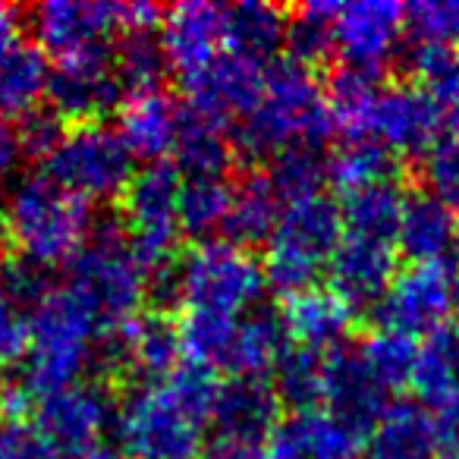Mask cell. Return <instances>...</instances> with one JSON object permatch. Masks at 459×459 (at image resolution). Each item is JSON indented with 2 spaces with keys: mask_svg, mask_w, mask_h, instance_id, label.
<instances>
[{
  "mask_svg": "<svg viewBox=\"0 0 459 459\" xmlns=\"http://www.w3.org/2000/svg\"><path fill=\"white\" fill-rule=\"evenodd\" d=\"M333 120L327 95L308 66L281 60L264 70V89L243 126L237 142L243 154L255 160L290 152V148H321L331 135Z\"/></svg>",
  "mask_w": 459,
  "mask_h": 459,
  "instance_id": "1",
  "label": "cell"
},
{
  "mask_svg": "<svg viewBox=\"0 0 459 459\" xmlns=\"http://www.w3.org/2000/svg\"><path fill=\"white\" fill-rule=\"evenodd\" d=\"M0 233L16 255L54 268L73 262L91 237V208L54 183L48 173L26 177L7 192L0 208Z\"/></svg>",
  "mask_w": 459,
  "mask_h": 459,
  "instance_id": "2",
  "label": "cell"
},
{
  "mask_svg": "<svg viewBox=\"0 0 459 459\" xmlns=\"http://www.w3.org/2000/svg\"><path fill=\"white\" fill-rule=\"evenodd\" d=\"M208 415L170 381L135 384L114 409L117 440L126 459H198Z\"/></svg>",
  "mask_w": 459,
  "mask_h": 459,
  "instance_id": "3",
  "label": "cell"
},
{
  "mask_svg": "<svg viewBox=\"0 0 459 459\" xmlns=\"http://www.w3.org/2000/svg\"><path fill=\"white\" fill-rule=\"evenodd\" d=\"M148 274L142 271L126 227L108 221L91 230L89 243L70 262V293L89 308L104 331H117L139 315L148 299Z\"/></svg>",
  "mask_w": 459,
  "mask_h": 459,
  "instance_id": "4",
  "label": "cell"
},
{
  "mask_svg": "<svg viewBox=\"0 0 459 459\" xmlns=\"http://www.w3.org/2000/svg\"><path fill=\"white\" fill-rule=\"evenodd\" d=\"M98 337V321L89 308L70 293L54 290L29 318V352H26V387L39 400L79 384L91 365Z\"/></svg>",
  "mask_w": 459,
  "mask_h": 459,
  "instance_id": "5",
  "label": "cell"
},
{
  "mask_svg": "<svg viewBox=\"0 0 459 459\" xmlns=\"http://www.w3.org/2000/svg\"><path fill=\"white\" fill-rule=\"evenodd\" d=\"M343 239L340 204L327 195H312L283 204L264 255V283L281 296H299L315 290L321 271H327L333 252Z\"/></svg>",
  "mask_w": 459,
  "mask_h": 459,
  "instance_id": "6",
  "label": "cell"
},
{
  "mask_svg": "<svg viewBox=\"0 0 459 459\" xmlns=\"http://www.w3.org/2000/svg\"><path fill=\"white\" fill-rule=\"evenodd\" d=\"M133 160L117 129L104 123H76L60 135L45 167L54 183L82 202H110L123 198L133 183Z\"/></svg>",
  "mask_w": 459,
  "mask_h": 459,
  "instance_id": "7",
  "label": "cell"
},
{
  "mask_svg": "<svg viewBox=\"0 0 459 459\" xmlns=\"http://www.w3.org/2000/svg\"><path fill=\"white\" fill-rule=\"evenodd\" d=\"M179 302L186 312H211L239 318L264 290V271L243 246L202 243L179 264Z\"/></svg>",
  "mask_w": 459,
  "mask_h": 459,
  "instance_id": "8",
  "label": "cell"
},
{
  "mask_svg": "<svg viewBox=\"0 0 459 459\" xmlns=\"http://www.w3.org/2000/svg\"><path fill=\"white\" fill-rule=\"evenodd\" d=\"M179 189H183L179 170L160 160L142 167L123 192V214H126L123 227L145 274L173 264V249L179 239Z\"/></svg>",
  "mask_w": 459,
  "mask_h": 459,
  "instance_id": "9",
  "label": "cell"
},
{
  "mask_svg": "<svg viewBox=\"0 0 459 459\" xmlns=\"http://www.w3.org/2000/svg\"><path fill=\"white\" fill-rule=\"evenodd\" d=\"M456 308V281L444 264H412L394 277L375 306L381 331L403 337H431L444 331L446 315Z\"/></svg>",
  "mask_w": 459,
  "mask_h": 459,
  "instance_id": "10",
  "label": "cell"
},
{
  "mask_svg": "<svg viewBox=\"0 0 459 459\" xmlns=\"http://www.w3.org/2000/svg\"><path fill=\"white\" fill-rule=\"evenodd\" d=\"M444 108L421 85H384L359 139H371L390 154H428L440 142Z\"/></svg>",
  "mask_w": 459,
  "mask_h": 459,
  "instance_id": "11",
  "label": "cell"
},
{
  "mask_svg": "<svg viewBox=\"0 0 459 459\" xmlns=\"http://www.w3.org/2000/svg\"><path fill=\"white\" fill-rule=\"evenodd\" d=\"M35 431L64 459H85L98 450L114 421V403L98 384H73L45 396L35 406Z\"/></svg>",
  "mask_w": 459,
  "mask_h": 459,
  "instance_id": "12",
  "label": "cell"
},
{
  "mask_svg": "<svg viewBox=\"0 0 459 459\" xmlns=\"http://www.w3.org/2000/svg\"><path fill=\"white\" fill-rule=\"evenodd\" d=\"M48 98L60 120L73 123H98V117L123 108L126 85L114 66V51L98 48V51L60 60L57 70L51 73Z\"/></svg>",
  "mask_w": 459,
  "mask_h": 459,
  "instance_id": "13",
  "label": "cell"
},
{
  "mask_svg": "<svg viewBox=\"0 0 459 459\" xmlns=\"http://www.w3.org/2000/svg\"><path fill=\"white\" fill-rule=\"evenodd\" d=\"M123 29V4L101 0H48L32 10V35L45 54L70 60L108 48V39Z\"/></svg>",
  "mask_w": 459,
  "mask_h": 459,
  "instance_id": "14",
  "label": "cell"
},
{
  "mask_svg": "<svg viewBox=\"0 0 459 459\" xmlns=\"http://www.w3.org/2000/svg\"><path fill=\"white\" fill-rule=\"evenodd\" d=\"M406 29V7L394 0H359L337 4L333 16V51L346 66L381 73L384 64L396 54Z\"/></svg>",
  "mask_w": 459,
  "mask_h": 459,
  "instance_id": "15",
  "label": "cell"
},
{
  "mask_svg": "<svg viewBox=\"0 0 459 459\" xmlns=\"http://www.w3.org/2000/svg\"><path fill=\"white\" fill-rule=\"evenodd\" d=\"M179 327H173L164 315H135L133 321L110 331L98 359L108 368L135 375L139 384H152L164 381L179 368Z\"/></svg>",
  "mask_w": 459,
  "mask_h": 459,
  "instance_id": "16",
  "label": "cell"
},
{
  "mask_svg": "<svg viewBox=\"0 0 459 459\" xmlns=\"http://www.w3.org/2000/svg\"><path fill=\"white\" fill-rule=\"evenodd\" d=\"M160 48H164L167 66L189 82L204 73L227 48L223 39V7L204 4V0H186L170 7L160 16Z\"/></svg>",
  "mask_w": 459,
  "mask_h": 459,
  "instance_id": "17",
  "label": "cell"
},
{
  "mask_svg": "<svg viewBox=\"0 0 459 459\" xmlns=\"http://www.w3.org/2000/svg\"><path fill=\"white\" fill-rule=\"evenodd\" d=\"M325 403L327 412L343 419L356 431H368L390 409V390L377 381L365 356L350 346H337L325 356Z\"/></svg>",
  "mask_w": 459,
  "mask_h": 459,
  "instance_id": "18",
  "label": "cell"
},
{
  "mask_svg": "<svg viewBox=\"0 0 459 459\" xmlns=\"http://www.w3.org/2000/svg\"><path fill=\"white\" fill-rule=\"evenodd\" d=\"M189 95V108L211 117L217 123H227L230 117H249L264 89V66L255 60L221 54L214 64L195 79L183 82Z\"/></svg>",
  "mask_w": 459,
  "mask_h": 459,
  "instance_id": "19",
  "label": "cell"
},
{
  "mask_svg": "<svg viewBox=\"0 0 459 459\" xmlns=\"http://www.w3.org/2000/svg\"><path fill=\"white\" fill-rule=\"evenodd\" d=\"M327 274H331V293H337L352 312L375 308L396 277V252L390 243L346 233L327 264Z\"/></svg>",
  "mask_w": 459,
  "mask_h": 459,
  "instance_id": "20",
  "label": "cell"
},
{
  "mask_svg": "<svg viewBox=\"0 0 459 459\" xmlns=\"http://www.w3.org/2000/svg\"><path fill=\"white\" fill-rule=\"evenodd\" d=\"M281 400L268 377H230L217 390L211 421L223 444H262L274 434Z\"/></svg>",
  "mask_w": 459,
  "mask_h": 459,
  "instance_id": "21",
  "label": "cell"
},
{
  "mask_svg": "<svg viewBox=\"0 0 459 459\" xmlns=\"http://www.w3.org/2000/svg\"><path fill=\"white\" fill-rule=\"evenodd\" d=\"M268 453L271 459H359L362 431L327 409H308L277 421Z\"/></svg>",
  "mask_w": 459,
  "mask_h": 459,
  "instance_id": "22",
  "label": "cell"
},
{
  "mask_svg": "<svg viewBox=\"0 0 459 459\" xmlns=\"http://www.w3.org/2000/svg\"><path fill=\"white\" fill-rule=\"evenodd\" d=\"M396 246L412 264H444L459 249V217L431 192L406 195Z\"/></svg>",
  "mask_w": 459,
  "mask_h": 459,
  "instance_id": "23",
  "label": "cell"
},
{
  "mask_svg": "<svg viewBox=\"0 0 459 459\" xmlns=\"http://www.w3.org/2000/svg\"><path fill=\"white\" fill-rule=\"evenodd\" d=\"M183 110L170 101V95L160 89L133 91L120 108V139L133 158L148 164H160V158L173 154L179 133Z\"/></svg>",
  "mask_w": 459,
  "mask_h": 459,
  "instance_id": "24",
  "label": "cell"
},
{
  "mask_svg": "<svg viewBox=\"0 0 459 459\" xmlns=\"http://www.w3.org/2000/svg\"><path fill=\"white\" fill-rule=\"evenodd\" d=\"M287 337H293L302 350L331 352L343 346V337L352 327V308L331 290H306L290 296L281 312Z\"/></svg>",
  "mask_w": 459,
  "mask_h": 459,
  "instance_id": "25",
  "label": "cell"
},
{
  "mask_svg": "<svg viewBox=\"0 0 459 459\" xmlns=\"http://www.w3.org/2000/svg\"><path fill=\"white\" fill-rule=\"evenodd\" d=\"M51 66L39 45H16L0 57V120H29L51 91Z\"/></svg>",
  "mask_w": 459,
  "mask_h": 459,
  "instance_id": "26",
  "label": "cell"
},
{
  "mask_svg": "<svg viewBox=\"0 0 459 459\" xmlns=\"http://www.w3.org/2000/svg\"><path fill=\"white\" fill-rule=\"evenodd\" d=\"M431 412L415 403H394L371 428L365 459H437Z\"/></svg>",
  "mask_w": 459,
  "mask_h": 459,
  "instance_id": "27",
  "label": "cell"
},
{
  "mask_svg": "<svg viewBox=\"0 0 459 459\" xmlns=\"http://www.w3.org/2000/svg\"><path fill=\"white\" fill-rule=\"evenodd\" d=\"M281 214L283 202L268 173H246L230 189V214L223 233L230 237V243L243 246V249L252 243H268Z\"/></svg>",
  "mask_w": 459,
  "mask_h": 459,
  "instance_id": "28",
  "label": "cell"
},
{
  "mask_svg": "<svg viewBox=\"0 0 459 459\" xmlns=\"http://www.w3.org/2000/svg\"><path fill=\"white\" fill-rule=\"evenodd\" d=\"M223 39L230 54L264 64L287 41V13L274 4H255V0L223 7Z\"/></svg>",
  "mask_w": 459,
  "mask_h": 459,
  "instance_id": "29",
  "label": "cell"
},
{
  "mask_svg": "<svg viewBox=\"0 0 459 459\" xmlns=\"http://www.w3.org/2000/svg\"><path fill=\"white\" fill-rule=\"evenodd\" d=\"M403 208H406L403 186L396 179H384V183L343 195L340 217H343V230L350 237H365L394 246L396 233H400Z\"/></svg>",
  "mask_w": 459,
  "mask_h": 459,
  "instance_id": "30",
  "label": "cell"
},
{
  "mask_svg": "<svg viewBox=\"0 0 459 459\" xmlns=\"http://www.w3.org/2000/svg\"><path fill=\"white\" fill-rule=\"evenodd\" d=\"M287 327L281 315L274 312H252L243 315L237 327V340L230 350L227 368L237 377H264L274 375L277 362L283 359L287 346Z\"/></svg>",
  "mask_w": 459,
  "mask_h": 459,
  "instance_id": "31",
  "label": "cell"
},
{
  "mask_svg": "<svg viewBox=\"0 0 459 459\" xmlns=\"http://www.w3.org/2000/svg\"><path fill=\"white\" fill-rule=\"evenodd\" d=\"M177 154L179 170L189 179L195 177H217L223 179V170L230 167V142L223 133V123L211 120V117L198 114V110H183L179 117V133H177Z\"/></svg>",
  "mask_w": 459,
  "mask_h": 459,
  "instance_id": "32",
  "label": "cell"
},
{
  "mask_svg": "<svg viewBox=\"0 0 459 459\" xmlns=\"http://www.w3.org/2000/svg\"><path fill=\"white\" fill-rule=\"evenodd\" d=\"M412 390L419 394L421 403L428 406H440L446 400L459 396V327H444V331L431 333L425 343L419 346L415 356V368L409 377Z\"/></svg>",
  "mask_w": 459,
  "mask_h": 459,
  "instance_id": "33",
  "label": "cell"
},
{
  "mask_svg": "<svg viewBox=\"0 0 459 459\" xmlns=\"http://www.w3.org/2000/svg\"><path fill=\"white\" fill-rule=\"evenodd\" d=\"M230 189L223 179L217 177H195L186 179L183 189H179V233L198 239V243H211L217 230L227 227L230 214Z\"/></svg>",
  "mask_w": 459,
  "mask_h": 459,
  "instance_id": "34",
  "label": "cell"
},
{
  "mask_svg": "<svg viewBox=\"0 0 459 459\" xmlns=\"http://www.w3.org/2000/svg\"><path fill=\"white\" fill-rule=\"evenodd\" d=\"M381 73L362 70V66H340L327 85V108L331 120L346 133V139H359L365 129V120L371 114L377 91H381Z\"/></svg>",
  "mask_w": 459,
  "mask_h": 459,
  "instance_id": "35",
  "label": "cell"
},
{
  "mask_svg": "<svg viewBox=\"0 0 459 459\" xmlns=\"http://www.w3.org/2000/svg\"><path fill=\"white\" fill-rule=\"evenodd\" d=\"M327 179L343 195L394 179V154L371 139H346L337 154L327 160Z\"/></svg>",
  "mask_w": 459,
  "mask_h": 459,
  "instance_id": "36",
  "label": "cell"
},
{
  "mask_svg": "<svg viewBox=\"0 0 459 459\" xmlns=\"http://www.w3.org/2000/svg\"><path fill=\"white\" fill-rule=\"evenodd\" d=\"M274 394L296 412L315 409L325 400V356L302 346L287 350L274 368Z\"/></svg>",
  "mask_w": 459,
  "mask_h": 459,
  "instance_id": "37",
  "label": "cell"
},
{
  "mask_svg": "<svg viewBox=\"0 0 459 459\" xmlns=\"http://www.w3.org/2000/svg\"><path fill=\"white\" fill-rule=\"evenodd\" d=\"M239 318L230 315H211V312H186L183 325H179V343L189 362L204 365V368H227L230 350L237 340Z\"/></svg>",
  "mask_w": 459,
  "mask_h": 459,
  "instance_id": "38",
  "label": "cell"
},
{
  "mask_svg": "<svg viewBox=\"0 0 459 459\" xmlns=\"http://www.w3.org/2000/svg\"><path fill=\"white\" fill-rule=\"evenodd\" d=\"M333 16L337 4H306L287 20V41L290 60L299 66H318L333 54Z\"/></svg>",
  "mask_w": 459,
  "mask_h": 459,
  "instance_id": "39",
  "label": "cell"
},
{
  "mask_svg": "<svg viewBox=\"0 0 459 459\" xmlns=\"http://www.w3.org/2000/svg\"><path fill=\"white\" fill-rule=\"evenodd\" d=\"M268 177L281 202L293 204L302 198L321 195V186L327 183V160L321 158L318 148H290L271 160Z\"/></svg>",
  "mask_w": 459,
  "mask_h": 459,
  "instance_id": "40",
  "label": "cell"
},
{
  "mask_svg": "<svg viewBox=\"0 0 459 459\" xmlns=\"http://www.w3.org/2000/svg\"><path fill=\"white\" fill-rule=\"evenodd\" d=\"M114 66L129 91L158 89L160 76L167 70L160 39L154 32H126V39L114 51Z\"/></svg>",
  "mask_w": 459,
  "mask_h": 459,
  "instance_id": "41",
  "label": "cell"
},
{
  "mask_svg": "<svg viewBox=\"0 0 459 459\" xmlns=\"http://www.w3.org/2000/svg\"><path fill=\"white\" fill-rule=\"evenodd\" d=\"M359 352L365 356L368 368L377 375V381L394 394V390H400L403 384H409V377H412L419 346H415L409 337H403V333L381 331V327H377L371 337H365V343L359 346Z\"/></svg>",
  "mask_w": 459,
  "mask_h": 459,
  "instance_id": "42",
  "label": "cell"
},
{
  "mask_svg": "<svg viewBox=\"0 0 459 459\" xmlns=\"http://www.w3.org/2000/svg\"><path fill=\"white\" fill-rule=\"evenodd\" d=\"M406 29L415 45L453 51L459 45V0H419L406 7Z\"/></svg>",
  "mask_w": 459,
  "mask_h": 459,
  "instance_id": "43",
  "label": "cell"
},
{
  "mask_svg": "<svg viewBox=\"0 0 459 459\" xmlns=\"http://www.w3.org/2000/svg\"><path fill=\"white\" fill-rule=\"evenodd\" d=\"M51 293V277H48L45 264L16 255V252L0 258V296L13 308H20V312L22 308H32L35 312Z\"/></svg>",
  "mask_w": 459,
  "mask_h": 459,
  "instance_id": "44",
  "label": "cell"
},
{
  "mask_svg": "<svg viewBox=\"0 0 459 459\" xmlns=\"http://www.w3.org/2000/svg\"><path fill=\"white\" fill-rule=\"evenodd\" d=\"M415 79L425 91H431L440 104L459 95V54L450 48H428L415 45L412 57H409Z\"/></svg>",
  "mask_w": 459,
  "mask_h": 459,
  "instance_id": "45",
  "label": "cell"
},
{
  "mask_svg": "<svg viewBox=\"0 0 459 459\" xmlns=\"http://www.w3.org/2000/svg\"><path fill=\"white\" fill-rule=\"evenodd\" d=\"M425 183L428 192L459 217V135L450 133L425 154Z\"/></svg>",
  "mask_w": 459,
  "mask_h": 459,
  "instance_id": "46",
  "label": "cell"
},
{
  "mask_svg": "<svg viewBox=\"0 0 459 459\" xmlns=\"http://www.w3.org/2000/svg\"><path fill=\"white\" fill-rule=\"evenodd\" d=\"M0 459H64L35 428H0Z\"/></svg>",
  "mask_w": 459,
  "mask_h": 459,
  "instance_id": "47",
  "label": "cell"
},
{
  "mask_svg": "<svg viewBox=\"0 0 459 459\" xmlns=\"http://www.w3.org/2000/svg\"><path fill=\"white\" fill-rule=\"evenodd\" d=\"M64 133H66L64 120H60L57 114H45V110H39V114H32L29 120H22V126H20V133H16V135H20L22 154L48 158Z\"/></svg>",
  "mask_w": 459,
  "mask_h": 459,
  "instance_id": "48",
  "label": "cell"
},
{
  "mask_svg": "<svg viewBox=\"0 0 459 459\" xmlns=\"http://www.w3.org/2000/svg\"><path fill=\"white\" fill-rule=\"evenodd\" d=\"M29 352V318L0 296V365H10Z\"/></svg>",
  "mask_w": 459,
  "mask_h": 459,
  "instance_id": "49",
  "label": "cell"
},
{
  "mask_svg": "<svg viewBox=\"0 0 459 459\" xmlns=\"http://www.w3.org/2000/svg\"><path fill=\"white\" fill-rule=\"evenodd\" d=\"M431 425L440 450L459 456V396L431 409Z\"/></svg>",
  "mask_w": 459,
  "mask_h": 459,
  "instance_id": "50",
  "label": "cell"
},
{
  "mask_svg": "<svg viewBox=\"0 0 459 459\" xmlns=\"http://www.w3.org/2000/svg\"><path fill=\"white\" fill-rule=\"evenodd\" d=\"M35 406H39V396L26 387V381L4 384V387H0V415L7 419V425H22V419H26Z\"/></svg>",
  "mask_w": 459,
  "mask_h": 459,
  "instance_id": "51",
  "label": "cell"
},
{
  "mask_svg": "<svg viewBox=\"0 0 459 459\" xmlns=\"http://www.w3.org/2000/svg\"><path fill=\"white\" fill-rule=\"evenodd\" d=\"M22 158V145H20V135L7 126V123L0 120V186L7 183L10 177L16 173Z\"/></svg>",
  "mask_w": 459,
  "mask_h": 459,
  "instance_id": "52",
  "label": "cell"
},
{
  "mask_svg": "<svg viewBox=\"0 0 459 459\" xmlns=\"http://www.w3.org/2000/svg\"><path fill=\"white\" fill-rule=\"evenodd\" d=\"M211 459H271V453L262 444H223V440H217L211 446Z\"/></svg>",
  "mask_w": 459,
  "mask_h": 459,
  "instance_id": "53",
  "label": "cell"
},
{
  "mask_svg": "<svg viewBox=\"0 0 459 459\" xmlns=\"http://www.w3.org/2000/svg\"><path fill=\"white\" fill-rule=\"evenodd\" d=\"M20 45V13L10 4H0V57Z\"/></svg>",
  "mask_w": 459,
  "mask_h": 459,
  "instance_id": "54",
  "label": "cell"
},
{
  "mask_svg": "<svg viewBox=\"0 0 459 459\" xmlns=\"http://www.w3.org/2000/svg\"><path fill=\"white\" fill-rule=\"evenodd\" d=\"M85 459H126V456H123V453H117V450H101V446H98V450L89 453Z\"/></svg>",
  "mask_w": 459,
  "mask_h": 459,
  "instance_id": "55",
  "label": "cell"
},
{
  "mask_svg": "<svg viewBox=\"0 0 459 459\" xmlns=\"http://www.w3.org/2000/svg\"><path fill=\"white\" fill-rule=\"evenodd\" d=\"M456 308H459V277H456Z\"/></svg>",
  "mask_w": 459,
  "mask_h": 459,
  "instance_id": "56",
  "label": "cell"
},
{
  "mask_svg": "<svg viewBox=\"0 0 459 459\" xmlns=\"http://www.w3.org/2000/svg\"><path fill=\"white\" fill-rule=\"evenodd\" d=\"M437 459H459V456H450V453H444V456H437Z\"/></svg>",
  "mask_w": 459,
  "mask_h": 459,
  "instance_id": "57",
  "label": "cell"
}]
</instances>
